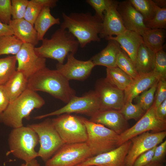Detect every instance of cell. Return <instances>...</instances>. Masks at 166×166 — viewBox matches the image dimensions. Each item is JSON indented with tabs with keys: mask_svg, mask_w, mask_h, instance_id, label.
I'll list each match as a JSON object with an SVG mask.
<instances>
[{
	"mask_svg": "<svg viewBox=\"0 0 166 166\" xmlns=\"http://www.w3.org/2000/svg\"><path fill=\"white\" fill-rule=\"evenodd\" d=\"M60 28L67 30L76 39L81 48L92 42H99L102 21L90 12L62 14Z\"/></svg>",
	"mask_w": 166,
	"mask_h": 166,
	"instance_id": "cell-1",
	"label": "cell"
},
{
	"mask_svg": "<svg viewBox=\"0 0 166 166\" xmlns=\"http://www.w3.org/2000/svg\"><path fill=\"white\" fill-rule=\"evenodd\" d=\"M27 89L47 93L66 104L76 96L75 91L70 86L68 80L56 69L46 67L28 79Z\"/></svg>",
	"mask_w": 166,
	"mask_h": 166,
	"instance_id": "cell-2",
	"label": "cell"
},
{
	"mask_svg": "<svg viewBox=\"0 0 166 166\" xmlns=\"http://www.w3.org/2000/svg\"><path fill=\"white\" fill-rule=\"evenodd\" d=\"M45 103L44 99L36 92L27 89L16 99L10 102L0 114V123L13 128L22 126L23 119L29 120L32 111L41 108Z\"/></svg>",
	"mask_w": 166,
	"mask_h": 166,
	"instance_id": "cell-3",
	"label": "cell"
},
{
	"mask_svg": "<svg viewBox=\"0 0 166 166\" xmlns=\"http://www.w3.org/2000/svg\"><path fill=\"white\" fill-rule=\"evenodd\" d=\"M41 45L35 47L39 56L57 61L58 63L64 64L65 59L70 53L75 54L79 43L75 38L67 30L60 28L57 30L50 39L44 38Z\"/></svg>",
	"mask_w": 166,
	"mask_h": 166,
	"instance_id": "cell-4",
	"label": "cell"
},
{
	"mask_svg": "<svg viewBox=\"0 0 166 166\" xmlns=\"http://www.w3.org/2000/svg\"><path fill=\"white\" fill-rule=\"evenodd\" d=\"M8 153L29 163L38 157L35 148L39 143L35 132L27 125L13 128L8 138Z\"/></svg>",
	"mask_w": 166,
	"mask_h": 166,
	"instance_id": "cell-5",
	"label": "cell"
},
{
	"mask_svg": "<svg viewBox=\"0 0 166 166\" xmlns=\"http://www.w3.org/2000/svg\"><path fill=\"white\" fill-rule=\"evenodd\" d=\"M87 139L86 142L94 156L112 150L118 147L119 135L103 125L83 117Z\"/></svg>",
	"mask_w": 166,
	"mask_h": 166,
	"instance_id": "cell-6",
	"label": "cell"
},
{
	"mask_svg": "<svg viewBox=\"0 0 166 166\" xmlns=\"http://www.w3.org/2000/svg\"><path fill=\"white\" fill-rule=\"evenodd\" d=\"M83 118L65 113L52 119L53 126L65 144L86 142L87 131Z\"/></svg>",
	"mask_w": 166,
	"mask_h": 166,
	"instance_id": "cell-7",
	"label": "cell"
},
{
	"mask_svg": "<svg viewBox=\"0 0 166 166\" xmlns=\"http://www.w3.org/2000/svg\"><path fill=\"white\" fill-rule=\"evenodd\" d=\"M27 125L38 136L40 146L38 152V157L45 162L65 144L53 126L51 119L47 118L40 123Z\"/></svg>",
	"mask_w": 166,
	"mask_h": 166,
	"instance_id": "cell-8",
	"label": "cell"
},
{
	"mask_svg": "<svg viewBox=\"0 0 166 166\" xmlns=\"http://www.w3.org/2000/svg\"><path fill=\"white\" fill-rule=\"evenodd\" d=\"M92 156L86 142L65 144L45 162V166H75Z\"/></svg>",
	"mask_w": 166,
	"mask_h": 166,
	"instance_id": "cell-9",
	"label": "cell"
},
{
	"mask_svg": "<svg viewBox=\"0 0 166 166\" xmlns=\"http://www.w3.org/2000/svg\"><path fill=\"white\" fill-rule=\"evenodd\" d=\"M100 109L97 96L95 91H92L81 97L75 96L61 108L48 113L36 116L34 119L39 120L50 116L72 113L83 114L91 117Z\"/></svg>",
	"mask_w": 166,
	"mask_h": 166,
	"instance_id": "cell-10",
	"label": "cell"
},
{
	"mask_svg": "<svg viewBox=\"0 0 166 166\" xmlns=\"http://www.w3.org/2000/svg\"><path fill=\"white\" fill-rule=\"evenodd\" d=\"M166 121L162 120L157 117L153 103L136 124L119 135L118 146L144 132L149 131L158 132L166 131Z\"/></svg>",
	"mask_w": 166,
	"mask_h": 166,
	"instance_id": "cell-11",
	"label": "cell"
},
{
	"mask_svg": "<svg viewBox=\"0 0 166 166\" xmlns=\"http://www.w3.org/2000/svg\"><path fill=\"white\" fill-rule=\"evenodd\" d=\"M166 136V131L152 133L148 131L131 138V145L125 158L126 166H133L140 155L161 143Z\"/></svg>",
	"mask_w": 166,
	"mask_h": 166,
	"instance_id": "cell-12",
	"label": "cell"
},
{
	"mask_svg": "<svg viewBox=\"0 0 166 166\" xmlns=\"http://www.w3.org/2000/svg\"><path fill=\"white\" fill-rule=\"evenodd\" d=\"M95 91L98 98L100 110L120 111L125 104L124 91L111 85L105 78L97 81Z\"/></svg>",
	"mask_w": 166,
	"mask_h": 166,
	"instance_id": "cell-13",
	"label": "cell"
},
{
	"mask_svg": "<svg viewBox=\"0 0 166 166\" xmlns=\"http://www.w3.org/2000/svg\"><path fill=\"white\" fill-rule=\"evenodd\" d=\"M34 48L31 44L23 43L15 55L18 63L16 70L22 73L28 79L46 67V59L37 55Z\"/></svg>",
	"mask_w": 166,
	"mask_h": 166,
	"instance_id": "cell-14",
	"label": "cell"
},
{
	"mask_svg": "<svg viewBox=\"0 0 166 166\" xmlns=\"http://www.w3.org/2000/svg\"><path fill=\"white\" fill-rule=\"evenodd\" d=\"M131 144L129 140L112 150L89 157L75 166H126L125 158Z\"/></svg>",
	"mask_w": 166,
	"mask_h": 166,
	"instance_id": "cell-15",
	"label": "cell"
},
{
	"mask_svg": "<svg viewBox=\"0 0 166 166\" xmlns=\"http://www.w3.org/2000/svg\"><path fill=\"white\" fill-rule=\"evenodd\" d=\"M74 54L70 53L68 55L65 63H58L56 70L69 81L84 80L90 75L95 65L90 60H79L75 57Z\"/></svg>",
	"mask_w": 166,
	"mask_h": 166,
	"instance_id": "cell-16",
	"label": "cell"
},
{
	"mask_svg": "<svg viewBox=\"0 0 166 166\" xmlns=\"http://www.w3.org/2000/svg\"><path fill=\"white\" fill-rule=\"evenodd\" d=\"M117 9L126 30L135 32L141 36L149 29L145 26L142 15L129 0L118 2Z\"/></svg>",
	"mask_w": 166,
	"mask_h": 166,
	"instance_id": "cell-17",
	"label": "cell"
},
{
	"mask_svg": "<svg viewBox=\"0 0 166 166\" xmlns=\"http://www.w3.org/2000/svg\"><path fill=\"white\" fill-rule=\"evenodd\" d=\"M89 120L103 125L119 135L129 128L127 121L119 111L116 110H99L90 117Z\"/></svg>",
	"mask_w": 166,
	"mask_h": 166,
	"instance_id": "cell-18",
	"label": "cell"
},
{
	"mask_svg": "<svg viewBox=\"0 0 166 166\" xmlns=\"http://www.w3.org/2000/svg\"><path fill=\"white\" fill-rule=\"evenodd\" d=\"M118 2L113 0L109 7L105 12L102 21V29L99 35L100 38L116 36L123 33L126 30L117 8Z\"/></svg>",
	"mask_w": 166,
	"mask_h": 166,
	"instance_id": "cell-19",
	"label": "cell"
},
{
	"mask_svg": "<svg viewBox=\"0 0 166 166\" xmlns=\"http://www.w3.org/2000/svg\"><path fill=\"white\" fill-rule=\"evenodd\" d=\"M159 78L153 71L139 74L124 91L125 103L132 101L137 96L158 83Z\"/></svg>",
	"mask_w": 166,
	"mask_h": 166,
	"instance_id": "cell-20",
	"label": "cell"
},
{
	"mask_svg": "<svg viewBox=\"0 0 166 166\" xmlns=\"http://www.w3.org/2000/svg\"><path fill=\"white\" fill-rule=\"evenodd\" d=\"M105 39L113 40L118 43L135 64L138 49L143 43L142 37L140 34L133 31L126 30L118 35L108 37Z\"/></svg>",
	"mask_w": 166,
	"mask_h": 166,
	"instance_id": "cell-21",
	"label": "cell"
},
{
	"mask_svg": "<svg viewBox=\"0 0 166 166\" xmlns=\"http://www.w3.org/2000/svg\"><path fill=\"white\" fill-rule=\"evenodd\" d=\"M14 35L23 43L31 44L34 46L39 40L34 26L24 19H12L9 24Z\"/></svg>",
	"mask_w": 166,
	"mask_h": 166,
	"instance_id": "cell-22",
	"label": "cell"
},
{
	"mask_svg": "<svg viewBox=\"0 0 166 166\" xmlns=\"http://www.w3.org/2000/svg\"><path fill=\"white\" fill-rule=\"evenodd\" d=\"M108 41L106 46L90 59L95 66L101 65L107 68L117 67L116 63L117 57L122 49L116 41L112 40Z\"/></svg>",
	"mask_w": 166,
	"mask_h": 166,
	"instance_id": "cell-23",
	"label": "cell"
},
{
	"mask_svg": "<svg viewBox=\"0 0 166 166\" xmlns=\"http://www.w3.org/2000/svg\"><path fill=\"white\" fill-rule=\"evenodd\" d=\"M28 80L22 73L16 70L4 85L10 102L16 99L27 89Z\"/></svg>",
	"mask_w": 166,
	"mask_h": 166,
	"instance_id": "cell-24",
	"label": "cell"
},
{
	"mask_svg": "<svg viewBox=\"0 0 166 166\" xmlns=\"http://www.w3.org/2000/svg\"><path fill=\"white\" fill-rule=\"evenodd\" d=\"M60 24L59 18L54 17L50 13V8L43 7L36 19L34 24L38 40L42 41L48 30L55 25Z\"/></svg>",
	"mask_w": 166,
	"mask_h": 166,
	"instance_id": "cell-25",
	"label": "cell"
},
{
	"mask_svg": "<svg viewBox=\"0 0 166 166\" xmlns=\"http://www.w3.org/2000/svg\"><path fill=\"white\" fill-rule=\"evenodd\" d=\"M155 53L142 43L140 46L136 55L135 65L139 74L153 71Z\"/></svg>",
	"mask_w": 166,
	"mask_h": 166,
	"instance_id": "cell-26",
	"label": "cell"
},
{
	"mask_svg": "<svg viewBox=\"0 0 166 166\" xmlns=\"http://www.w3.org/2000/svg\"><path fill=\"white\" fill-rule=\"evenodd\" d=\"M144 44L156 53L163 49L166 37L164 29H148L141 35Z\"/></svg>",
	"mask_w": 166,
	"mask_h": 166,
	"instance_id": "cell-27",
	"label": "cell"
},
{
	"mask_svg": "<svg viewBox=\"0 0 166 166\" xmlns=\"http://www.w3.org/2000/svg\"><path fill=\"white\" fill-rule=\"evenodd\" d=\"M106 80L119 89L124 91L133 79L118 67L106 68Z\"/></svg>",
	"mask_w": 166,
	"mask_h": 166,
	"instance_id": "cell-28",
	"label": "cell"
},
{
	"mask_svg": "<svg viewBox=\"0 0 166 166\" xmlns=\"http://www.w3.org/2000/svg\"><path fill=\"white\" fill-rule=\"evenodd\" d=\"M23 43L14 35L0 37V56L5 54L15 56L21 49Z\"/></svg>",
	"mask_w": 166,
	"mask_h": 166,
	"instance_id": "cell-29",
	"label": "cell"
},
{
	"mask_svg": "<svg viewBox=\"0 0 166 166\" xmlns=\"http://www.w3.org/2000/svg\"><path fill=\"white\" fill-rule=\"evenodd\" d=\"M133 6L143 16L144 22L152 19L159 7L151 0H129Z\"/></svg>",
	"mask_w": 166,
	"mask_h": 166,
	"instance_id": "cell-30",
	"label": "cell"
},
{
	"mask_svg": "<svg viewBox=\"0 0 166 166\" xmlns=\"http://www.w3.org/2000/svg\"><path fill=\"white\" fill-rule=\"evenodd\" d=\"M15 55L0 58V85H4L16 71Z\"/></svg>",
	"mask_w": 166,
	"mask_h": 166,
	"instance_id": "cell-31",
	"label": "cell"
},
{
	"mask_svg": "<svg viewBox=\"0 0 166 166\" xmlns=\"http://www.w3.org/2000/svg\"><path fill=\"white\" fill-rule=\"evenodd\" d=\"M116 63L117 67L133 79L139 75L135 64L122 49L118 55Z\"/></svg>",
	"mask_w": 166,
	"mask_h": 166,
	"instance_id": "cell-32",
	"label": "cell"
},
{
	"mask_svg": "<svg viewBox=\"0 0 166 166\" xmlns=\"http://www.w3.org/2000/svg\"><path fill=\"white\" fill-rule=\"evenodd\" d=\"M157 83L133 99L136 104L139 105L145 112L152 106L154 102Z\"/></svg>",
	"mask_w": 166,
	"mask_h": 166,
	"instance_id": "cell-33",
	"label": "cell"
},
{
	"mask_svg": "<svg viewBox=\"0 0 166 166\" xmlns=\"http://www.w3.org/2000/svg\"><path fill=\"white\" fill-rule=\"evenodd\" d=\"M119 111L127 121L131 119L138 121L146 112L138 105L133 104L132 101L125 103Z\"/></svg>",
	"mask_w": 166,
	"mask_h": 166,
	"instance_id": "cell-34",
	"label": "cell"
},
{
	"mask_svg": "<svg viewBox=\"0 0 166 166\" xmlns=\"http://www.w3.org/2000/svg\"><path fill=\"white\" fill-rule=\"evenodd\" d=\"M153 71L159 77V80L166 79V53L163 49L156 52Z\"/></svg>",
	"mask_w": 166,
	"mask_h": 166,
	"instance_id": "cell-35",
	"label": "cell"
},
{
	"mask_svg": "<svg viewBox=\"0 0 166 166\" xmlns=\"http://www.w3.org/2000/svg\"><path fill=\"white\" fill-rule=\"evenodd\" d=\"M149 29H164L166 28V8L159 7L154 17L144 22Z\"/></svg>",
	"mask_w": 166,
	"mask_h": 166,
	"instance_id": "cell-36",
	"label": "cell"
},
{
	"mask_svg": "<svg viewBox=\"0 0 166 166\" xmlns=\"http://www.w3.org/2000/svg\"><path fill=\"white\" fill-rule=\"evenodd\" d=\"M43 8V7L36 0L29 1L24 19L34 25L36 19Z\"/></svg>",
	"mask_w": 166,
	"mask_h": 166,
	"instance_id": "cell-37",
	"label": "cell"
},
{
	"mask_svg": "<svg viewBox=\"0 0 166 166\" xmlns=\"http://www.w3.org/2000/svg\"><path fill=\"white\" fill-rule=\"evenodd\" d=\"M12 19L24 18L29 1L28 0H11Z\"/></svg>",
	"mask_w": 166,
	"mask_h": 166,
	"instance_id": "cell-38",
	"label": "cell"
},
{
	"mask_svg": "<svg viewBox=\"0 0 166 166\" xmlns=\"http://www.w3.org/2000/svg\"><path fill=\"white\" fill-rule=\"evenodd\" d=\"M112 0H86V2L95 10V15L102 21L105 12L111 5Z\"/></svg>",
	"mask_w": 166,
	"mask_h": 166,
	"instance_id": "cell-39",
	"label": "cell"
},
{
	"mask_svg": "<svg viewBox=\"0 0 166 166\" xmlns=\"http://www.w3.org/2000/svg\"><path fill=\"white\" fill-rule=\"evenodd\" d=\"M11 1L0 0V22L9 25L11 19Z\"/></svg>",
	"mask_w": 166,
	"mask_h": 166,
	"instance_id": "cell-40",
	"label": "cell"
},
{
	"mask_svg": "<svg viewBox=\"0 0 166 166\" xmlns=\"http://www.w3.org/2000/svg\"><path fill=\"white\" fill-rule=\"evenodd\" d=\"M155 95L154 103L156 108L166 100V80L159 81Z\"/></svg>",
	"mask_w": 166,
	"mask_h": 166,
	"instance_id": "cell-41",
	"label": "cell"
},
{
	"mask_svg": "<svg viewBox=\"0 0 166 166\" xmlns=\"http://www.w3.org/2000/svg\"><path fill=\"white\" fill-rule=\"evenodd\" d=\"M156 146L140 155L136 160L133 166H144L152 161Z\"/></svg>",
	"mask_w": 166,
	"mask_h": 166,
	"instance_id": "cell-42",
	"label": "cell"
},
{
	"mask_svg": "<svg viewBox=\"0 0 166 166\" xmlns=\"http://www.w3.org/2000/svg\"><path fill=\"white\" fill-rule=\"evenodd\" d=\"M166 152V140L156 147L151 162H162Z\"/></svg>",
	"mask_w": 166,
	"mask_h": 166,
	"instance_id": "cell-43",
	"label": "cell"
},
{
	"mask_svg": "<svg viewBox=\"0 0 166 166\" xmlns=\"http://www.w3.org/2000/svg\"><path fill=\"white\" fill-rule=\"evenodd\" d=\"M9 103L4 85H0V114L6 109Z\"/></svg>",
	"mask_w": 166,
	"mask_h": 166,
	"instance_id": "cell-44",
	"label": "cell"
},
{
	"mask_svg": "<svg viewBox=\"0 0 166 166\" xmlns=\"http://www.w3.org/2000/svg\"><path fill=\"white\" fill-rule=\"evenodd\" d=\"M156 113L159 119L166 121V100L156 108Z\"/></svg>",
	"mask_w": 166,
	"mask_h": 166,
	"instance_id": "cell-45",
	"label": "cell"
},
{
	"mask_svg": "<svg viewBox=\"0 0 166 166\" xmlns=\"http://www.w3.org/2000/svg\"><path fill=\"white\" fill-rule=\"evenodd\" d=\"M12 35H14V34L10 25L4 24L0 22V37Z\"/></svg>",
	"mask_w": 166,
	"mask_h": 166,
	"instance_id": "cell-46",
	"label": "cell"
},
{
	"mask_svg": "<svg viewBox=\"0 0 166 166\" xmlns=\"http://www.w3.org/2000/svg\"><path fill=\"white\" fill-rule=\"evenodd\" d=\"M43 7H49L52 8L56 6L57 0H36Z\"/></svg>",
	"mask_w": 166,
	"mask_h": 166,
	"instance_id": "cell-47",
	"label": "cell"
},
{
	"mask_svg": "<svg viewBox=\"0 0 166 166\" xmlns=\"http://www.w3.org/2000/svg\"><path fill=\"white\" fill-rule=\"evenodd\" d=\"M155 4L161 8H166V1L165 0H153Z\"/></svg>",
	"mask_w": 166,
	"mask_h": 166,
	"instance_id": "cell-48",
	"label": "cell"
},
{
	"mask_svg": "<svg viewBox=\"0 0 166 166\" xmlns=\"http://www.w3.org/2000/svg\"><path fill=\"white\" fill-rule=\"evenodd\" d=\"M40 164L35 159L29 163H24L21 164L20 166H40Z\"/></svg>",
	"mask_w": 166,
	"mask_h": 166,
	"instance_id": "cell-49",
	"label": "cell"
},
{
	"mask_svg": "<svg viewBox=\"0 0 166 166\" xmlns=\"http://www.w3.org/2000/svg\"><path fill=\"white\" fill-rule=\"evenodd\" d=\"M144 166H163V164L160 162H151Z\"/></svg>",
	"mask_w": 166,
	"mask_h": 166,
	"instance_id": "cell-50",
	"label": "cell"
},
{
	"mask_svg": "<svg viewBox=\"0 0 166 166\" xmlns=\"http://www.w3.org/2000/svg\"><path fill=\"white\" fill-rule=\"evenodd\" d=\"M89 166H97L95 165H90Z\"/></svg>",
	"mask_w": 166,
	"mask_h": 166,
	"instance_id": "cell-51",
	"label": "cell"
},
{
	"mask_svg": "<svg viewBox=\"0 0 166 166\" xmlns=\"http://www.w3.org/2000/svg\"><path fill=\"white\" fill-rule=\"evenodd\" d=\"M166 166L165 165V166Z\"/></svg>",
	"mask_w": 166,
	"mask_h": 166,
	"instance_id": "cell-52",
	"label": "cell"
}]
</instances>
